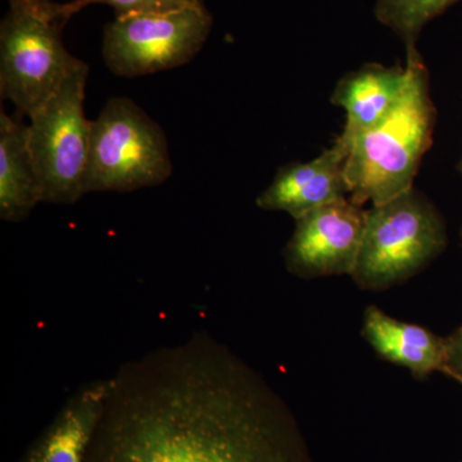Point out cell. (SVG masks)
Returning a JSON list of instances; mask_svg holds the SVG:
<instances>
[{
  "instance_id": "1",
  "label": "cell",
  "mask_w": 462,
  "mask_h": 462,
  "mask_svg": "<svg viewBox=\"0 0 462 462\" xmlns=\"http://www.w3.org/2000/svg\"><path fill=\"white\" fill-rule=\"evenodd\" d=\"M84 462H314L281 394L194 333L121 365Z\"/></svg>"
},
{
  "instance_id": "2",
  "label": "cell",
  "mask_w": 462,
  "mask_h": 462,
  "mask_svg": "<svg viewBox=\"0 0 462 462\" xmlns=\"http://www.w3.org/2000/svg\"><path fill=\"white\" fill-rule=\"evenodd\" d=\"M406 56L410 80L402 98L378 126L346 144V180L355 205H383L412 189L430 147L437 111L430 76L418 48H406Z\"/></svg>"
},
{
  "instance_id": "3",
  "label": "cell",
  "mask_w": 462,
  "mask_h": 462,
  "mask_svg": "<svg viewBox=\"0 0 462 462\" xmlns=\"http://www.w3.org/2000/svg\"><path fill=\"white\" fill-rule=\"evenodd\" d=\"M66 3L14 0L0 23V97L32 117L81 60L63 44Z\"/></svg>"
},
{
  "instance_id": "4",
  "label": "cell",
  "mask_w": 462,
  "mask_h": 462,
  "mask_svg": "<svg viewBox=\"0 0 462 462\" xmlns=\"http://www.w3.org/2000/svg\"><path fill=\"white\" fill-rule=\"evenodd\" d=\"M446 245L442 217L427 197L412 188L367 209L363 245L351 276L367 291L388 289L412 278Z\"/></svg>"
},
{
  "instance_id": "5",
  "label": "cell",
  "mask_w": 462,
  "mask_h": 462,
  "mask_svg": "<svg viewBox=\"0 0 462 462\" xmlns=\"http://www.w3.org/2000/svg\"><path fill=\"white\" fill-rule=\"evenodd\" d=\"M172 175L162 127L133 99L114 97L91 123L87 194L157 187Z\"/></svg>"
},
{
  "instance_id": "6",
  "label": "cell",
  "mask_w": 462,
  "mask_h": 462,
  "mask_svg": "<svg viewBox=\"0 0 462 462\" xmlns=\"http://www.w3.org/2000/svg\"><path fill=\"white\" fill-rule=\"evenodd\" d=\"M89 66L80 60L48 102L29 117L27 138L42 202L74 205L87 194L91 123L84 111Z\"/></svg>"
},
{
  "instance_id": "7",
  "label": "cell",
  "mask_w": 462,
  "mask_h": 462,
  "mask_svg": "<svg viewBox=\"0 0 462 462\" xmlns=\"http://www.w3.org/2000/svg\"><path fill=\"white\" fill-rule=\"evenodd\" d=\"M214 18L206 5L116 16L103 32V60L120 78H139L178 69L205 47Z\"/></svg>"
},
{
  "instance_id": "8",
  "label": "cell",
  "mask_w": 462,
  "mask_h": 462,
  "mask_svg": "<svg viewBox=\"0 0 462 462\" xmlns=\"http://www.w3.org/2000/svg\"><path fill=\"white\" fill-rule=\"evenodd\" d=\"M366 216L367 209L345 199L298 218L284 249L289 272L303 279L352 275L363 245Z\"/></svg>"
},
{
  "instance_id": "9",
  "label": "cell",
  "mask_w": 462,
  "mask_h": 462,
  "mask_svg": "<svg viewBox=\"0 0 462 462\" xmlns=\"http://www.w3.org/2000/svg\"><path fill=\"white\" fill-rule=\"evenodd\" d=\"M346 156L348 148L337 138L315 160L282 166L272 184L258 196L257 207L287 212L298 220L321 207L349 199Z\"/></svg>"
},
{
  "instance_id": "10",
  "label": "cell",
  "mask_w": 462,
  "mask_h": 462,
  "mask_svg": "<svg viewBox=\"0 0 462 462\" xmlns=\"http://www.w3.org/2000/svg\"><path fill=\"white\" fill-rule=\"evenodd\" d=\"M409 80L407 67L378 63L346 74L331 96V103L346 111L345 129L339 141L349 144L361 134L378 126L402 98Z\"/></svg>"
},
{
  "instance_id": "11",
  "label": "cell",
  "mask_w": 462,
  "mask_h": 462,
  "mask_svg": "<svg viewBox=\"0 0 462 462\" xmlns=\"http://www.w3.org/2000/svg\"><path fill=\"white\" fill-rule=\"evenodd\" d=\"M107 391V379L94 380L78 389L21 462H84Z\"/></svg>"
},
{
  "instance_id": "12",
  "label": "cell",
  "mask_w": 462,
  "mask_h": 462,
  "mask_svg": "<svg viewBox=\"0 0 462 462\" xmlns=\"http://www.w3.org/2000/svg\"><path fill=\"white\" fill-rule=\"evenodd\" d=\"M364 338L389 363L406 367L415 378L445 373L447 338H440L420 325L397 320L379 307L365 310Z\"/></svg>"
},
{
  "instance_id": "13",
  "label": "cell",
  "mask_w": 462,
  "mask_h": 462,
  "mask_svg": "<svg viewBox=\"0 0 462 462\" xmlns=\"http://www.w3.org/2000/svg\"><path fill=\"white\" fill-rule=\"evenodd\" d=\"M23 116L0 109V218L20 223L42 203V188Z\"/></svg>"
},
{
  "instance_id": "14",
  "label": "cell",
  "mask_w": 462,
  "mask_h": 462,
  "mask_svg": "<svg viewBox=\"0 0 462 462\" xmlns=\"http://www.w3.org/2000/svg\"><path fill=\"white\" fill-rule=\"evenodd\" d=\"M457 0H376L375 17L402 39L406 48L416 47L424 26Z\"/></svg>"
},
{
  "instance_id": "15",
  "label": "cell",
  "mask_w": 462,
  "mask_h": 462,
  "mask_svg": "<svg viewBox=\"0 0 462 462\" xmlns=\"http://www.w3.org/2000/svg\"><path fill=\"white\" fill-rule=\"evenodd\" d=\"M105 5L114 9L116 16L136 14H160L205 5L203 0H71L66 3L67 12L74 17L84 8Z\"/></svg>"
},
{
  "instance_id": "16",
  "label": "cell",
  "mask_w": 462,
  "mask_h": 462,
  "mask_svg": "<svg viewBox=\"0 0 462 462\" xmlns=\"http://www.w3.org/2000/svg\"><path fill=\"white\" fill-rule=\"evenodd\" d=\"M445 374L462 384V327L447 338Z\"/></svg>"
},
{
  "instance_id": "17",
  "label": "cell",
  "mask_w": 462,
  "mask_h": 462,
  "mask_svg": "<svg viewBox=\"0 0 462 462\" xmlns=\"http://www.w3.org/2000/svg\"><path fill=\"white\" fill-rule=\"evenodd\" d=\"M458 170H460V172L462 173V158L460 161V165H458Z\"/></svg>"
},
{
  "instance_id": "18",
  "label": "cell",
  "mask_w": 462,
  "mask_h": 462,
  "mask_svg": "<svg viewBox=\"0 0 462 462\" xmlns=\"http://www.w3.org/2000/svg\"><path fill=\"white\" fill-rule=\"evenodd\" d=\"M14 2V0H8V3Z\"/></svg>"
},
{
  "instance_id": "19",
  "label": "cell",
  "mask_w": 462,
  "mask_h": 462,
  "mask_svg": "<svg viewBox=\"0 0 462 462\" xmlns=\"http://www.w3.org/2000/svg\"><path fill=\"white\" fill-rule=\"evenodd\" d=\"M461 238H462V230H461Z\"/></svg>"
}]
</instances>
